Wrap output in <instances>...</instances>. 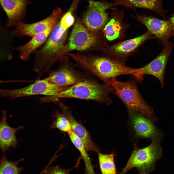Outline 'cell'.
Wrapping results in <instances>:
<instances>
[{
    "label": "cell",
    "instance_id": "10",
    "mask_svg": "<svg viewBox=\"0 0 174 174\" xmlns=\"http://www.w3.org/2000/svg\"><path fill=\"white\" fill-rule=\"evenodd\" d=\"M147 30L143 35L133 38L120 42L110 46L106 49V53L110 57L123 63L124 59L146 40L156 38Z\"/></svg>",
    "mask_w": 174,
    "mask_h": 174
},
{
    "label": "cell",
    "instance_id": "26",
    "mask_svg": "<svg viewBox=\"0 0 174 174\" xmlns=\"http://www.w3.org/2000/svg\"><path fill=\"white\" fill-rule=\"evenodd\" d=\"M168 20L170 22L174 32V13L170 16Z\"/></svg>",
    "mask_w": 174,
    "mask_h": 174
},
{
    "label": "cell",
    "instance_id": "4",
    "mask_svg": "<svg viewBox=\"0 0 174 174\" xmlns=\"http://www.w3.org/2000/svg\"><path fill=\"white\" fill-rule=\"evenodd\" d=\"M160 140L152 139L151 144L148 146L135 149L119 174H125L134 168L137 169L139 174H149L154 170L156 162L162 155Z\"/></svg>",
    "mask_w": 174,
    "mask_h": 174
},
{
    "label": "cell",
    "instance_id": "9",
    "mask_svg": "<svg viewBox=\"0 0 174 174\" xmlns=\"http://www.w3.org/2000/svg\"><path fill=\"white\" fill-rule=\"evenodd\" d=\"M134 18L146 27L147 30L154 35L162 45H164L168 43L169 39L174 36L172 25L168 20L138 14Z\"/></svg>",
    "mask_w": 174,
    "mask_h": 174
},
{
    "label": "cell",
    "instance_id": "25",
    "mask_svg": "<svg viewBox=\"0 0 174 174\" xmlns=\"http://www.w3.org/2000/svg\"><path fill=\"white\" fill-rule=\"evenodd\" d=\"M49 164L40 174H69L73 168V167H72L68 169L63 168L58 165L49 167Z\"/></svg>",
    "mask_w": 174,
    "mask_h": 174
},
{
    "label": "cell",
    "instance_id": "6",
    "mask_svg": "<svg viewBox=\"0 0 174 174\" xmlns=\"http://www.w3.org/2000/svg\"><path fill=\"white\" fill-rule=\"evenodd\" d=\"M112 5L107 2L90 0L87 10L82 19L86 28L95 33L103 29L109 21L106 10Z\"/></svg>",
    "mask_w": 174,
    "mask_h": 174
},
{
    "label": "cell",
    "instance_id": "8",
    "mask_svg": "<svg viewBox=\"0 0 174 174\" xmlns=\"http://www.w3.org/2000/svg\"><path fill=\"white\" fill-rule=\"evenodd\" d=\"M62 13L61 9L57 8L49 16L40 21L31 23L20 22L16 26L12 33L18 37L27 36L32 37L36 34L54 28L59 22Z\"/></svg>",
    "mask_w": 174,
    "mask_h": 174
},
{
    "label": "cell",
    "instance_id": "15",
    "mask_svg": "<svg viewBox=\"0 0 174 174\" xmlns=\"http://www.w3.org/2000/svg\"><path fill=\"white\" fill-rule=\"evenodd\" d=\"M59 104L62 113L70 122L72 131L81 140L87 151H93L98 153L99 150L97 147L84 126L76 120L67 107L61 103Z\"/></svg>",
    "mask_w": 174,
    "mask_h": 174
},
{
    "label": "cell",
    "instance_id": "19",
    "mask_svg": "<svg viewBox=\"0 0 174 174\" xmlns=\"http://www.w3.org/2000/svg\"><path fill=\"white\" fill-rule=\"evenodd\" d=\"M68 133L72 143L80 154V157L75 167H78L80 159H82L85 165V174H96L94 171V166L92 163V159L81 140L72 130Z\"/></svg>",
    "mask_w": 174,
    "mask_h": 174
},
{
    "label": "cell",
    "instance_id": "1",
    "mask_svg": "<svg viewBox=\"0 0 174 174\" xmlns=\"http://www.w3.org/2000/svg\"><path fill=\"white\" fill-rule=\"evenodd\" d=\"M80 59L84 66L99 78L104 84L109 80L123 75L133 76L138 81L141 82L144 75L141 68H132L123 63L110 57L97 56Z\"/></svg>",
    "mask_w": 174,
    "mask_h": 174
},
{
    "label": "cell",
    "instance_id": "21",
    "mask_svg": "<svg viewBox=\"0 0 174 174\" xmlns=\"http://www.w3.org/2000/svg\"><path fill=\"white\" fill-rule=\"evenodd\" d=\"M23 158H21L14 161H9L7 157L3 154L0 162V174H20L24 169L23 167L18 166L20 162L24 160Z\"/></svg>",
    "mask_w": 174,
    "mask_h": 174
},
{
    "label": "cell",
    "instance_id": "20",
    "mask_svg": "<svg viewBox=\"0 0 174 174\" xmlns=\"http://www.w3.org/2000/svg\"><path fill=\"white\" fill-rule=\"evenodd\" d=\"M98 159L102 174H116V171L113 153L104 154L99 152Z\"/></svg>",
    "mask_w": 174,
    "mask_h": 174
},
{
    "label": "cell",
    "instance_id": "13",
    "mask_svg": "<svg viewBox=\"0 0 174 174\" xmlns=\"http://www.w3.org/2000/svg\"><path fill=\"white\" fill-rule=\"evenodd\" d=\"M136 135L140 137L152 140H161L162 134L152 123V122L139 112L129 111Z\"/></svg>",
    "mask_w": 174,
    "mask_h": 174
},
{
    "label": "cell",
    "instance_id": "16",
    "mask_svg": "<svg viewBox=\"0 0 174 174\" xmlns=\"http://www.w3.org/2000/svg\"><path fill=\"white\" fill-rule=\"evenodd\" d=\"M54 28L36 34L25 44L13 47L19 52L18 57L21 60L28 61L31 55L41 47L45 43Z\"/></svg>",
    "mask_w": 174,
    "mask_h": 174
},
{
    "label": "cell",
    "instance_id": "14",
    "mask_svg": "<svg viewBox=\"0 0 174 174\" xmlns=\"http://www.w3.org/2000/svg\"><path fill=\"white\" fill-rule=\"evenodd\" d=\"M6 110L3 111L0 122V148L3 154L12 147L16 148L19 143L17 139L16 133L20 130L23 128L19 126L13 128L9 126L7 122Z\"/></svg>",
    "mask_w": 174,
    "mask_h": 174
},
{
    "label": "cell",
    "instance_id": "12",
    "mask_svg": "<svg viewBox=\"0 0 174 174\" xmlns=\"http://www.w3.org/2000/svg\"><path fill=\"white\" fill-rule=\"evenodd\" d=\"M1 6L7 17L6 27H15L23 22L29 0H0Z\"/></svg>",
    "mask_w": 174,
    "mask_h": 174
},
{
    "label": "cell",
    "instance_id": "7",
    "mask_svg": "<svg viewBox=\"0 0 174 174\" xmlns=\"http://www.w3.org/2000/svg\"><path fill=\"white\" fill-rule=\"evenodd\" d=\"M99 39L97 33L92 32L80 22H77L74 25L68 44L61 51L86 50L97 44Z\"/></svg>",
    "mask_w": 174,
    "mask_h": 174
},
{
    "label": "cell",
    "instance_id": "18",
    "mask_svg": "<svg viewBox=\"0 0 174 174\" xmlns=\"http://www.w3.org/2000/svg\"><path fill=\"white\" fill-rule=\"evenodd\" d=\"M115 4L129 8H141L154 11L165 18L166 10L163 8L162 0H114Z\"/></svg>",
    "mask_w": 174,
    "mask_h": 174
},
{
    "label": "cell",
    "instance_id": "17",
    "mask_svg": "<svg viewBox=\"0 0 174 174\" xmlns=\"http://www.w3.org/2000/svg\"><path fill=\"white\" fill-rule=\"evenodd\" d=\"M45 78L51 83L63 86H72L81 81L72 70L66 66L51 72Z\"/></svg>",
    "mask_w": 174,
    "mask_h": 174
},
{
    "label": "cell",
    "instance_id": "5",
    "mask_svg": "<svg viewBox=\"0 0 174 174\" xmlns=\"http://www.w3.org/2000/svg\"><path fill=\"white\" fill-rule=\"evenodd\" d=\"M70 87L54 84L45 78L37 80L34 83L21 88L11 90L0 89V94L2 97L10 99L36 95L55 96Z\"/></svg>",
    "mask_w": 174,
    "mask_h": 174
},
{
    "label": "cell",
    "instance_id": "3",
    "mask_svg": "<svg viewBox=\"0 0 174 174\" xmlns=\"http://www.w3.org/2000/svg\"><path fill=\"white\" fill-rule=\"evenodd\" d=\"M111 91L109 87L105 84L93 80H86L70 87L51 98L54 101L61 98H73L93 100L109 105L112 102L109 96Z\"/></svg>",
    "mask_w": 174,
    "mask_h": 174
},
{
    "label": "cell",
    "instance_id": "2",
    "mask_svg": "<svg viewBox=\"0 0 174 174\" xmlns=\"http://www.w3.org/2000/svg\"><path fill=\"white\" fill-rule=\"evenodd\" d=\"M105 84L123 101L128 111H137L152 122L158 121L152 109L143 99L134 82L121 81L114 79Z\"/></svg>",
    "mask_w": 174,
    "mask_h": 174
},
{
    "label": "cell",
    "instance_id": "22",
    "mask_svg": "<svg viewBox=\"0 0 174 174\" xmlns=\"http://www.w3.org/2000/svg\"><path fill=\"white\" fill-rule=\"evenodd\" d=\"M122 26L121 23L114 18L111 19L103 29V32L106 38L112 41L118 38L122 32Z\"/></svg>",
    "mask_w": 174,
    "mask_h": 174
},
{
    "label": "cell",
    "instance_id": "23",
    "mask_svg": "<svg viewBox=\"0 0 174 174\" xmlns=\"http://www.w3.org/2000/svg\"><path fill=\"white\" fill-rule=\"evenodd\" d=\"M52 116L54 120L50 126V129H57L62 132L68 133L72 130L69 121L63 113L55 110Z\"/></svg>",
    "mask_w": 174,
    "mask_h": 174
},
{
    "label": "cell",
    "instance_id": "11",
    "mask_svg": "<svg viewBox=\"0 0 174 174\" xmlns=\"http://www.w3.org/2000/svg\"><path fill=\"white\" fill-rule=\"evenodd\" d=\"M164 46L162 51L156 58L141 67L144 75H151L157 78L160 82L161 88L164 85L165 69L174 44L172 42H168Z\"/></svg>",
    "mask_w": 174,
    "mask_h": 174
},
{
    "label": "cell",
    "instance_id": "24",
    "mask_svg": "<svg viewBox=\"0 0 174 174\" xmlns=\"http://www.w3.org/2000/svg\"><path fill=\"white\" fill-rule=\"evenodd\" d=\"M74 22V17L70 11L67 12L59 22L60 28L65 32L73 25Z\"/></svg>",
    "mask_w": 174,
    "mask_h": 174
}]
</instances>
